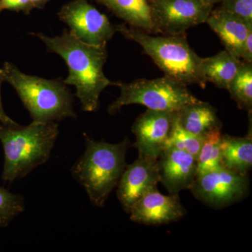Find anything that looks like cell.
Segmentation results:
<instances>
[{
	"label": "cell",
	"instance_id": "6da1fadb",
	"mask_svg": "<svg viewBox=\"0 0 252 252\" xmlns=\"http://www.w3.org/2000/svg\"><path fill=\"white\" fill-rule=\"evenodd\" d=\"M46 44L51 52L59 55L67 64L68 75L64 81L76 89V96L81 109L94 112L99 105V96L109 86H117L106 77L104 65L107 59L106 46L85 44L64 30L60 36H49L42 33L32 34Z\"/></svg>",
	"mask_w": 252,
	"mask_h": 252
},
{
	"label": "cell",
	"instance_id": "7a4b0ae2",
	"mask_svg": "<svg viewBox=\"0 0 252 252\" xmlns=\"http://www.w3.org/2000/svg\"><path fill=\"white\" fill-rule=\"evenodd\" d=\"M59 134L57 122H32L30 125H0L4 154L1 179L12 183L48 161Z\"/></svg>",
	"mask_w": 252,
	"mask_h": 252
},
{
	"label": "cell",
	"instance_id": "3957f363",
	"mask_svg": "<svg viewBox=\"0 0 252 252\" xmlns=\"http://www.w3.org/2000/svg\"><path fill=\"white\" fill-rule=\"evenodd\" d=\"M85 152L74 163L71 172L94 206L102 207L117 188L126 167V157L130 146L128 138L118 144L95 141L84 133Z\"/></svg>",
	"mask_w": 252,
	"mask_h": 252
},
{
	"label": "cell",
	"instance_id": "277c9868",
	"mask_svg": "<svg viewBox=\"0 0 252 252\" xmlns=\"http://www.w3.org/2000/svg\"><path fill=\"white\" fill-rule=\"evenodd\" d=\"M1 70L4 81L16 91L32 122H56L67 118L77 119L72 94L63 80L28 75L9 63H5Z\"/></svg>",
	"mask_w": 252,
	"mask_h": 252
},
{
	"label": "cell",
	"instance_id": "5b68a950",
	"mask_svg": "<svg viewBox=\"0 0 252 252\" xmlns=\"http://www.w3.org/2000/svg\"><path fill=\"white\" fill-rule=\"evenodd\" d=\"M115 29L126 39L138 44L165 75L187 86L196 84L205 88L206 83L200 74L202 58L191 49L185 34L152 36L126 23L115 26Z\"/></svg>",
	"mask_w": 252,
	"mask_h": 252
},
{
	"label": "cell",
	"instance_id": "8992f818",
	"mask_svg": "<svg viewBox=\"0 0 252 252\" xmlns=\"http://www.w3.org/2000/svg\"><path fill=\"white\" fill-rule=\"evenodd\" d=\"M120 95L108 107L111 115L124 106L142 104L147 109L178 112L186 104L198 100L187 86L165 75L157 79H140L130 83L117 82Z\"/></svg>",
	"mask_w": 252,
	"mask_h": 252
},
{
	"label": "cell",
	"instance_id": "52a82bcc",
	"mask_svg": "<svg viewBox=\"0 0 252 252\" xmlns=\"http://www.w3.org/2000/svg\"><path fill=\"white\" fill-rule=\"evenodd\" d=\"M248 174L223 166L197 175L189 190L194 197L212 208L220 209L238 203L250 193Z\"/></svg>",
	"mask_w": 252,
	"mask_h": 252
},
{
	"label": "cell",
	"instance_id": "ba28073f",
	"mask_svg": "<svg viewBox=\"0 0 252 252\" xmlns=\"http://www.w3.org/2000/svg\"><path fill=\"white\" fill-rule=\"evenodd\" d=\"M58 16L69 26L72 35L89 45L106 46L117 32L107 16L87 0H74L64 4Z\"/></svg>",
	"mask_w": 252,
	"mask_h": 252
},
{
	"label": "cell",
	"instance_id": "9c48e42d",
	"mask_svg": "<svg viewBox=\"0 0 252 252\" xmlns=\"http://www.w3.org/2000/svg\"><path fill=\"white\" fill-rule=\"evenodd\" d=\"M149 4L157 32L167 35L185 34L206 23L212 10L201 0H154Z\"/></svg>",
	"mask_w": 252,
	"mask_h": 252
},
{
	"label": "cell",
	"instance_id": "30bf717a",
	"mask_svg": "<svg viewBox=\"0 0 252 252\" xmlns=\"http://www.w3.org/2000/svg\"><path fill=\"white\" fill-rule=\"evenodd\" d=\"M177 112L147 109L132 126L135 136L133 147L138 157L157 160L166 145L175 124Z\"/></svg>",
	"mask_w": 252,
	"mask_h": 252
},
{
	"label": "cell",
	"instance_id": "8fae6325",
	"mask_svg": "<svg viewBox=\"0 0 252 252\" xmlns=\"http://www.w3.org/2000/svg\"><path fill=\"white\" fill-rule=\"evenodd\" d=\"M157 160L138 157L126 165L117 185V198L126 213L144 195L157 189L159 182Z\"/></svg>",
	"mask_w": 252,
	"mask_h": 252
},
{
	"label": "cell",
	"instance_id": "7c38bea8",
	"mask_svg": "<svg viewBox=\"0 0 252 252\" xmlns=\"http://www.w3.org/2000/svg\"><path fill=\"white\" fill-rule=\"evenodd\" d=\"M159 182L170 194L190 189L197 175V158L175 147H166L157 159Z\"/></svg>",
	"mask_w": 252,
	"mask_h": 252
},
{
	"label": "cell",
	"instance_id": "4fadbf2b",
	"mask_svg": "<svg viewBox=\"0 0 252 252\" xmlns=\"http://www.w3.org/2000/svg\"><path fill=\"white\" fill-rule=\"evenodd\" d=\"M130 219L145 225H162L177 221L187 214L179 194L162 195L154 189L144 195L130 212Z\"/></svg>",
	"mask_w": 252,
	"mask_h": 252
},
{
	"label": "cell",
	"instance_id": "5bb4252c",
	"mask_svg": "<svg viewBox=\"0 0 252 252\" xmlns=\"http://www.w3.org/2000/svg\"><path fill=\"white\" fill-rule=\"evenodd\" d=\"M206 23L220 38L225 50L240 59L244 41L252 25L221 8L212 10Z\"/></svg>",
	"mask_w": 252,
	"mask_h": 252
},
{
	"label": "cell",
	"instance_id": "9a60e30c",
	"mask_svg": "<svg viewBox=\"0 0 252 252\" xmlns=\"http://www.w3.org/2000/svg\"><path fill=\"white\" fill-rule=\"evenodd\" d=\"M177 119L185 130L203 137L222 128L216 109L200 99L184 106L177 112Z\"/></svg>",
	"mask_w": 252,
	"mask_h": 252
},
{
	"label": "cell",
	"instance_id": "2e32d148",
	"mask_svg": "<svg viewBox=\"0 0 252 252\" xmlns=\"http://www.w3.org/2000/svg\"><path fill=\"white\" fill-rule=\"evenodd\" d=\"M104 5L126 24L148 33L157 32L149 0H95Z\"/></svg>",
	"mask_w": 252,
	"mask_h": 252
},
{
	"label": "cell",
	"instance_id": "e0dca14e",
	"mask_svg": "<svg viewBox=\"0 0 252 252\" xmlns=\"http://www.w3.org/2000/svg\"><path fill=\"white\" fill-rule=\"evenodd\" d=\"M241 63V60L225 50L211 57L202 58L200 74L206 84L210 82L220 89L227 90Z\"/></svg>",
	"mask_w": 252,
	"mask_h": 252
},
{
	"label": "cell",
	"instance_id": "ac0fdd59",
	"mask_svg": "<svg viewBox=\"0 0 252 252\" xmlns=\"http://www.w3.org/2000/svg\"><path fill=\"white\" fill-rule=\"evenodd\" d=\"M220 162L222 166L226 168L248 174L252 167V132L243 137L222 135Z\"/></svg>",
	"mask_w": 252,
	"mask_h": 252
},
{
	"label": "cell",
	"instance_id": "d6986e66",
	"mask_svg": "<svg viewBox=\"0 0 252 252\" xmlns=\"http://www.w3.org/2000/svg\"><path fill=\"white\" fill-rule=\"evenodd\" d=\"M231 98L238 104L239 108L252 112V63L242 61L236 75L228 89Z\"/></svg>",
	"mask_w": 252,
	"mask_h": 252
},
{
	"label": "cell",
	"instance_id": "ffe728a7",
	"mask_svg": "<svg viewBox=\"0 0 252 252\" xmlns=\"http://www.w3.org/2000/svg\"><path fill=\"white\" fill-rule=\"evenodd\" d=\"M221 130L210 132L205 136L199 152L197 175L211 171L221 166L220 162V138Z\"/></svg>",
	"mask_w": 252,
	"mask_h": 252
},
{
	"label": "cell",
	"instance_id": "44dd1931",
	"mask_svg": "<svg viewBox=\"0 0 252 252\" xmlns=\"http://www.w3.org/2000/svg\"><path fill=\"white\" fill-rule=\"evenodd\" d=\"M205 137L194 135L181 127L177 117L170 137L167 141L166 147H175L185 151L198 158Z\"/></svg>",
	"mask_w": 252,
	"mask_h": 252
},
{
	"label": "cell",
	"instance_id": "7402d4cb",
	"mask_svg": "<svg viewBox=\"0 0 252 252\" xmlns=\"http://www.w3.org/2000/svg\"><path fill=\"white\" fill-rule=\"evenodd\" d=\"M25 210L24 198L0 187V227H7Z\"/></svg>",
	"mask_w": 252,
	"mask_h": 252
},
{
	"label": "cell",
	"instance_id": "603a6c76",
	"mask_svg": "<svg viewBox=\"0 0 252 252\" xmlns=\"http://www.w3.org/2000/svg\"><path fill=\"white\" fill-rule=\"evenodd\" d=\"M221 9L252 25V0H222Z\"/></svg>",
	"mask_w": 252,
	"mask_h": 252
},
{
	"label": "cell",
	"instance_id": "cb8c5ba5",
	"mask_svg": "<svg viewBox=\"0 0 252 252\" xmlns=\"http://www.w3.org/2000/svg\"><path fill=\"white\" fill-rule=\"evenodd\" d=\"M34 9L30 0H0V11L6 9L29 14Z\"/></svg>",
	"mask_w": 252,
	"mask_h": 252
},
{
	"label": "cell",
	"instance_id": "d4e9b609",
	"mask_svg": "<svg viewBox=\"0 0 252 252\" xmlns=\"http://www.w3.org/2000/svg\"><path fill=\"white\" fill-rule=\"evenodd\" d=\"M240 59L245 62L252 63V30L244 41Z\"/></svg>",
	"mask_w": 252,
	"mask_h": 252
},
{
	"label": "cell",
	"instance_id": "484cf974",
	"mask_svg": "<svg viewBox=\"0 0 252 252\" xmlns=\"http://www.w3.org/2000/svg\"><path fill=\"white\" fill-rule=\"evenodd\" d=\"M3 81H4V79H3L1 70L0 69V123L1 124H15L16 123L6 114L4 110V107H3L1 97V84Z\"/></svg>",
	"mask_w": 252,
	"mask_h": 252
},
{
	"label": "cell",
	"instance_id": "4316f807",
	"mask_svg": "<svg viewBox=\"0 0 252 252\" xmlns=\"http://www.w3.org/2000/svg\"><path fill=\"white\" fill-rule=\"evenodd\" d=\"M33 8H37V9H43L46 4H47L49 0H30Z\"/></svg>",
	"mask_w": 252,
	"mask_h": 252
},
{
	"label": "cell",
	"instance_id": "83f0119b",
	"mask_svg": "<svg viewBox=\"0 0 252 252\" xmlns=\"http://www.w3.org/2000/svg\"><path fill=\"white\" fill-rule=\"evenodd\" d=\"M204 4L207 5L209 6H212L213 7L214 5L220 3L222 0H201Z\"/></svg>",
	"mask_w": 252,
	"mask_h": 252
},
{
	"label": "cell",
	"instance_id": "f1b7e54d",
	"mask_svg": "<svg viewBox=\"0 0 252 252\" xmlns=\"http://www.w3.org/2000/svg\"><path fill=\"white\" fill-rule=\"evenodd\" d=\"M154 1V0H149V1Z\"/></svg>",
	"mask_w": 252,
	"mask_h": 252
},
{
	"label": "cell",
	"instance_id": "f546056e",
	"mask_svg": "<svg viewBox=\"0 0 252 252\" xmlns=\"http://www.w3.org/2000/svg\"><path fill=\"white\" fill-rule=\"evenodd\" d=\"M0 12H1V11H0Z\"/></svg>",
	"mask_w": 252,
	"mask_h": 252
}]
</instances>
